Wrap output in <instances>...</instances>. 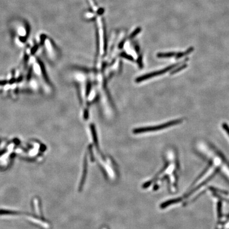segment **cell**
<instances>
[{
	"mask_svg": "<svg viewBox=\"0 0 229 229\" xmlns=\"http://www.w3.org/2000/svg\"><path fill=\"white\" fill-rule=\"evenodd\" d=\"M182 122V119H181L172 120L170 122H168L166 123L160 125L158 126H150V127H146L139 128L135 129L133 131V133L135 134L142 133H145V132H148V131H156L158 130H162V129H164L170 126L180 124Z\"/></svg>",
	"mask_w": 229,
	"mask_h": 229,
	"instance_id": "cell-1",
	"label": "cell"
},
{
	"mask_svg": "<svg viewBox=\"0 0 229 229\" xmlns=\"http://www.w3.org/2000/svg\"><path fill=\"white\" fill-rule=\"evenodd\" d=\"M179 63H177L176 64H173V65L169 66L167 68L164 69L163 70H160V71H158L154 72H152V73H150L147 74L145 75H142L140 77H138L137 79H136V82H141L142 81H144L145 80L147 79H150L152 77H154L156 76H158V75H161L162 74L165 73L169 71L170 70L173 69V68L177 66L178 65Z\"/></svg>",
	"mask_w": 229,
	"mask_h": 229,
	"instance_id": "cell-2",
	"label": "cell"
},
{
	"mask_svg": "<svg viewBox=\"0 0 229 229\" xmlns=\"http://www.w3.org/2000/svg\"><path fill=\"white\" fill-rule=\"evenodd\" d=\"M177 54L176 53L171 52V53H159L157 55V57L159 58H168V57H171L176 56Z\"/></svg>",
	"mask_w": 229,
	"mask_h": 229,
	"instance_id": "cell-3",
	"label": "cell"
},
{
	"mask_svg": "<svg viewBox=\"0 0 229 229\" xmlns=\"http://www.w3.org/2000/svg\"><path fill=\"white\" fill-rule=\"evenodd\" d=\"M193 51V48L192 47H191V48H189L187 51H186L185 52H184V53H178V54H177L176 58H181L182 57L185 56H186L187 55L189 54L190 53H192Z\"/></svg>",
	"mask_w": 229,
	"mask_h": 229,
	"instance_id": "cell-4",
	"label": "cell"
},
{
	"mask_svg": "<svg viewBox=\"0 0 229 229\" xmlns=\"http://www.w3.org/2000/svg\"><path fill=\"white\" fill-rule=\"evenodd\" d=\"M120 56L122 57L123 58H126L128 60H131V61H134V59L133 57L130 55L127 54L125 53H122L120 54Z\"/></svg>",
	"mask_w": 229,
	"mask_h": 229,
	"instance_id": "cell-5",
	"label": "cell"
},
{
	"mask_svg": "<svg viewBox=\"0 0 229 229\" xmlns=\"http://www.w3.org/2000/svg\"><path fill=\"white\" fill-rule=\"evenodd\" d=\"M186 66H187V65L186 64H184V65H183L181 66H180V67H179V68H178V69H176L175 71H173V73H172V74L176 73H177V72H178L180 71H181V70H183V69H184L185 68H186Z\"/></svg>",
	"mask_w": 229,
	"mask_h": 229,
	"instance_id": "cell-6",
	"label": "cell"
},
{
	"mask_svg": "<svg viewBox=\"0 0 229 229\" xmlns=\"http://www.w3.org/2000/svg\"><path fill=\"white\" fill-rule=\"evenodd\" d=\"M222 127L223 128V130L226 131V133L227 134V135L229 136V127L227 124L224 123L222 125Z\"/></svg>",
	"mask_w": 229,
	"mask_h": 229,
	"instance_id": "cell-7",
	"label": "cell"
},
{
	"mask_svg": "<svg viewBox=\"0 0 229 229\" xmlns=\"http://www.w3.org/2000/svg\"><path fill=\"white\" fill-rule=\"evenodd\" d=\"M137 63H138V64H139V67L141 68H142L143 64H142V57H139V58L138 60H137Z\"/></svg>",
	"mask_w": 229,
	"mask_h": 229,
	"instance_id": "cell-8",
	"label": "cell"
}]
</instances>
